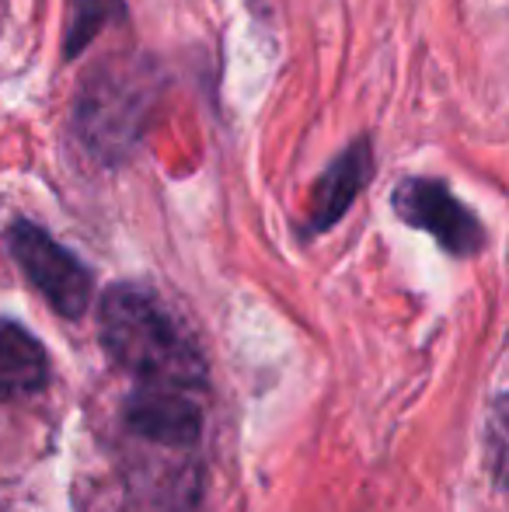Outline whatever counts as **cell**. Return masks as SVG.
I'll return each mask as SVG.
<instances>
[{
	"label": "cell",
	"instance_id": "cell-1",
	"mask_svg": "<svg viewBox=\"0 0 509 512\" xmlns=\"http://www.w3.org/2000/svg\"><path fill=\"white\" fill-rule=\"evenodd\" d=\"M98 338L123 373L147 387L192 391L206 384V359L178 314L143 283H116L98 304Z\"/></svg>",
	"mask_w": 509,
	"mask_h": 512
},
{
	"label": "cell",
	"instance_id": "cell-5",
	"mask_svg": "<svg viewBox=\"0 0 509 512\" xmlns=\"http://www.w3.org/2000/svg\"><path fill=\"white\" fill-rule=\"evenodd\" d=\"M126 425L150 446L192 450L203 432V415L192 391L136 384V391L126 398Z\"/></svg>",
	"mask_w": 509,
	"mask_h": 512
},
{
	"label": "cell",
	"instance_id": "cell-3",
	"mask_svg": "<svg viewBox=\"0 0 509 512\" xmlns=\"http://www.w3.org/2000/svg\"><path fill=\"white\" fill-rule=\"evenodd\" d=\"M7 244H11V255L21 265L25 279L46 297V304L56 314L70 317V321L84 317V310L91 304V272L81 258L70 255L39 223L28 220L14 223Z\"/></svg>",
	"mask_w": 509,
	"mask_h": 512
},
{
	"label": "cell",
	"instance_id": "cell-7",
	"mask_svg": "<svg viewBox=\"0 0 509 512\" xmlns=\"http://www.w3.org/2000/svg\"><path fill=\"white\" fill-rule=\"evenodd\" d=\"M49 380L46 349L21 324L0 317V401L28 398Z\"/></svg>",
	"mask_w": 509,
	"mask_h": 512
},
{
	"label": "cell",
	"instance_id": "cell-2",
	"mask_svg": "<svg viewBox=\"0 0 509 512\" xmlns=\"http://www.w3.org/2000/svg\"><path fill=\"white\" fill-rule=\"evenodd\" d=\"M147 70H129L123 63H109L88 77L81 102H77V129L88 150L102 161H123L143 133V119L150 108Z\"/></svg>",
	"mask_w": 509,
	"mask_h": 512
},
{
	"label": "cell",
	"instance_id": "cell-8",
	"mask_svg": "<svg viewBox=\"0 0 509 512\" xmlns=\"http://www.w3.org/2000/svg\"><path fill=\"white\" fill-rule=\"evenodd\" d=\"M123 11H126L123 0H70V21H67V32H63V56L77 60L109 21L123 18Z\"/></svg>",
	"mask_w": 509,
	"mask_h": 512
},
{
	"label": "cell",
	"instance_id": "cell-6",
	"mask_svg": "<svg viewBox=\"0 0 509 512\" xmlns=\"http://www.w3.org/2000/svg\"><path fill=\"white\" fill-rule=\"evenodd\" d=\"M370 178H374V143H370V136H360L318 178L304 234H325V230H332L349 213V206L360 199V192L370 185Z\"/></svg>",
	"mask_w": 509,
	"mask_h": 512
},
{
	"label": "cell",
	"instance_id": "cell-4",
	"mask_svg": "<svg viewBox=\"0 0 509 512\" xmlns=\"http://www.w3.org/2000/svg\"><path fill=\"white\" fill-rule=\"evenodd\" d=\"M391 206L408 227L426 230L447 255L471 258L485 248V227L440 178H401L391 192Z\"/></svg>",
	"mask_w": 509,
	"mask_h": 512
}]
</instances>
